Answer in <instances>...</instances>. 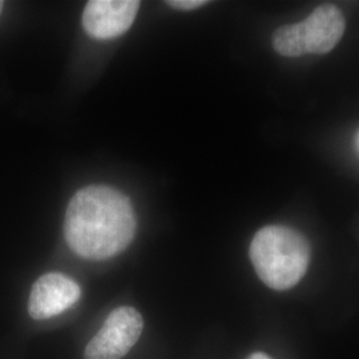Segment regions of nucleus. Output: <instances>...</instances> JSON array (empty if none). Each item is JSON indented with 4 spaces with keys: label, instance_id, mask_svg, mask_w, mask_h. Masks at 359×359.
Wrapping results in <instances>:
<instances>
[{
    "label": "nucleus",
    "instance_id": "1",
    "mask_svg": "<svg viewBox=\"0 0 359 359\" xmlns=\"http://www.w3.org/2000/svg\"><path fill=\"white\" fill-rule=\"evenodd\" d=\"M136 231L128 197L107 185L80 189L69 201L65 236L69 248L87 259H107L126 250Z\"/></svg>",
    "mask_w": 359,
    "mask_h": 359
},
{
    "label": "nucleus",
    "instance_id": "5",
    "mask_svg": "<svg viewBox=\"0 0 359 359\" xmlns=\"http://www.w3.org/2000/svg\"><path fill=\"white\" fill-rule=\"evenodd\" d=\"M80 297L81 289L74 280L60 273H48L34 283L28 313L34 320H48L72 308Z\"/></svg>",
    "mask_w": 359,
    "mask_h": 359
},
{
    "label": "nucleus",
    "instance_id": "2",
    "mask_svg": "<svg viewBox=\"0 0 359 359\" xmlns=\"http://www.w3.org/2000/svg\"><path fill=\"white\" fill-rule=\"evenodd\" d=\"M310 248L302 234L286 226L258 231L250 245V259L261 281L274 290H287L305 276Z\"/></svg>",
    "mask_w": 359,
    "mask_h": 359
},
{
    "label": "nucleus",
    "instance_id": "8",
    "mask_svg": "<svg viewBox=\"0 0 359 359\" xmlns=\"http://www.w3.org/2000/svg\"><path fill=\"white\" fill-rule=\"evenodd\" d=\"M248 359H271L270 358L268 354H265V353H255V354H252L250 357Z\"/></svg>",
    "mask_w": 359,
    "mask_h": 359
},
{
    "label": "nucleus",
    "instance_id": "7",
    "mask_svg": "<svg viewBox=\"0 0 359 359\" xmlns=\"http://www.w3.org/2000/svg\"><path fill=\"white\" fill-rule=\"evenodd\" d=\"M167 4L176 10L191 11V10H196V8L205 6L206 1L205 0H170V1H167Z\"/></svg>",
    "mask_w": 359,
    "mask_h": 359
},
{
    "label": "nucleus",
    "instance_id": "10",
    "mask_svg": "<svg viewBox=\"0 0 359 359\" xmlns=\"http://www.w3.org/2000/svg\"><path fill=\"white\" fill-rule=\"evenodd\" d=\"M358 148H359V133H358Z\"/></svg>",
    "mask_w": 359,
    "mask_h": 359
},
{
    "label": "nucleus",
    "instance_id": "9",
    "mask_svg": "<svg viewBox=\"0 0 359 359\" xmlns=\"http://www.w3.org/2000/svg\"><path fill=\"white\" fill-rule=\"evenodd\" d=\"M3 6H4V3H3V1H0V13L3 11Z\"/></svg>",
    "mask_w": 359,
    "mask_h": 359
},
{
    "label": "nucleus",
    "instance_id": "4",
    "mask_svg": "<svg viewBox=\"0 0 359 359\" xmlns=\"http://www.w3.org/2000/svg\"><path fill=\"white\" fill-rule=\"evenodd\" d=\"M293 27L302 55H321L332 51L339 43L345 32V18L335 6L325 4Z\"/></svg>",
    "mask_w": 359,
    "mask_h": 359
},
{
    "label": "nucleus",
    "instance_id": "6",
    "mask_svg": "<svg viewBox=\"0 0 359 359\" xmlns=\"http://www.w3.org/2000/svg\"><path fill=\"white\" fill-rule=\"evenodd\" d=\"M140 1L92 0L83 13V27L92 38L107 40L127 32L139 13Z\"/></svg>",
    "mask_w": 359,
    "mask_h": 359
},
{
    "label": "nucleus",
    "instance_id": "3",
    "mask_svg": "<svg viewBox=\"0 0 359 359\" xmlns=\"http://www.w3.org/2000/svg\"><path fill=\"white\" fill-rule=\"evenodd\" d=\"M142 314L132 306L115 309L90 339L84 359H121L142 337Z\"/></svg>",
    "mask_w": 359,
    "mask_h": 359
}]
</instances>
